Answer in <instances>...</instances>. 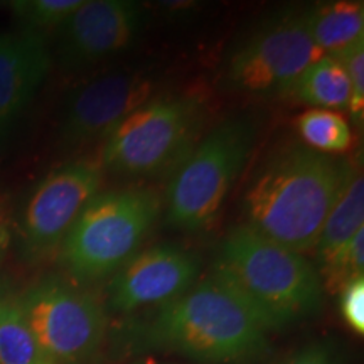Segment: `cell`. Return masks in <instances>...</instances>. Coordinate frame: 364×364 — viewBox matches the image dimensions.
Returning a JSON list of instances; mask_svg holds the SVG:
<instances>
[{
  "instance_id": "obj_1",
  "label": "cell",
  "mask_w": 364,
  "mask_h": 364,
  "mask_svg": "<svg viewBox=\"0 0 364 364\" xmlns=\"http://www.w3.org/2000/svg\"><path fill=\"white\" fill-rule=\"evenodd\" d=\"M348 167L349 162L304 144L285 145L267 159L245 191V226L290 252H311Z\"/></svg>"
},
{
  "instance_id": "obj_2",
  "label": "cell",
  "mask_w": 364,
  "mask_h": 364,
  "mask_svg": "<svg viewBox=\"0 0 364 364\" xmlns=\"http://www.w3.org/2000/svg\"><path fill=\"white\" fill-rule=\"evenodd\" d=\"M268 332L215 277L159 307L139 329V346L209 364H253L270 351Z\"/></svg>"
},
{
  "instance_id": "obj_3",
  "label": "cell",
  "mask_w": 364,
  "mask_h": 364,
  "mask_svg": "<svg viewBox=\"0 0 364 364\" xmlns=\"http://www.w3.org/2000/svg\"><path fill=\"white\" fill-rule=\"evenodd\" d=\"M238 295L268 332L311 317L322 306L321 273L304 255L272 243L250 228H233L209 273Z\"/></svg>"
},
{
  "instance_id": "obj_4",
  "label": "cell",
  "mask_w": 364,
  "mask_h": 364,
  "mask_svg": "<svg viewBox=\"0 0 364 364\" xmlns=\"http://www.w3.org/2000/svg\"><path fill=\"white\" fill-rule=\"evenodd\" d=\"M161 211V196L150 188L98 193L61 243L63 267L78 282L115 275L139 253Z\"/></svg>"
},
{
  "instance_id": "obj_5",
  "label": "cell",
  "mask_w": 364,
  "mask_h": 364,
  "mask_svg": "<svg viewBox=\"0 0 364 364\" xmlns=\"http://www.w3.org/2000/svg\"><path fill=\"white\" fill-rule=\"evenodd\" d=\"M203 122L201 97L159 93L105 139L102 166L130 177H156L174 171L194 149Z\"/></svg>"
},
{
  "instance_id": "obj_6",
  "label": "cell",
  "mask_w": 364,
  "mask_h": 364,
  "mask_svg": "<svg viewBox=\"0 0 364 364\" xmlns=\"http://www.w3.org/2000/svg\"><path fill=\"white\" fill-rule=\"evenodd\" d=\"M253 142L255 125L248 118H230L209 132L172 177L167 191V223L186 231L211 226L243 171Z\"/></svg>"
},
{
  "instance_id": "obj_7",
  "label": "cell",
  "mask_w": 364,
  "mask_h": 364,
  "mask_svg": "<svg viewBox=\"0 0 364 364\" xmlns=\"http://www.w3.org/2000/svg\"><path fill=\"white\" fill-rule=\"evenodd\" d=\"M36 339L54 364H97L107 338V314L97 297L49 275L19 294Z\"/></svg>"
},
{
  "instance_id": "obj_8",
  "label": "cell",
  "mask_w": 364,
  "mask_h": 364,
  "mask_svg": "<svg viewBox=\"0 0 364 364\" xmlns=\"http://www.w3.org/2000/svg\"><path fill=\"white\" fill-rule=\"evenodd\" d=\"M324 56L309 36L304 11H284L263 21L228 58L226 88L248 95L284 93L309 65Z\"/></svg>"
},
{
  "instance_id": "obj_9",
  "label": "cell",
  "mask_w": 364,
  "mask_h": 364,
  "mask_svg": "<svg viewBox=\"0 0 364 364\" xmlns=\"http://www.w3.org/2000/svg\"><path fill=\"white\" fill-rule=\"evenodd\" d=\"M102 181V164L76 161L49 172L36 186L21 220L27 257H46L61 247L86 204L100 193Z\"/></svg>"
},
{
  "instance_id": "obj_10",
  "label": "cell",
  "mask_w": 364,
  "mask_h": 364,
  "mask_svg": "<svg viewBox=\"0 0 364 364\" xmlns=\"http://www.w3.org/2000/svg\"><path fill=\"white\" fill-rule=\"evenodd\" d=\"M201 258L177 243H161L139 252L112 277L108 309L132 314L162 307L188 292L201 275Z\"/></svg>"
},
{
  "instance_id": "obj_11",
  "label": "cell",
  "mask_w": 364,
  "mask_h": 364,
  "mask_svg": "<svg viewBox=\"0 0 364 364\" xmlns=\"http://www.w3.org/2000/svg\"><path fill=\"white\" fill-rule=\"evenodd\" d=\"M159 95L156 75L144 70L115 71L97 78L68 100L61 124L68 145L107 139L127 117Z\"/></svg>"
},
{
  "instance_id": "obj_12",
  "label": "cell",
  "mask_w": 364,
  "mask_h": 364,
  "mask_svg": "<svg viewBox=\"0 0 364 364\" xmlns=\"http://www.w3.org/2000/svg\"><path fill=\"white\" fill-rule=\"evenodd\" d=\"M144 9L130 0H83L63 24L59 61L78 70L127 51L140 36Z\"/></svg>"
},
{
  "instance_id": "obj_13",
  "label": "cell",
  "mask_w": 364,
  "mask_h": 364,
  "mask_svg": "<svg viewBox=\"0 0 364 364\" xmlns=\"http://www.w3.org/2000/svg\"><path fill=\"white\" fill-rule=\"evenodd\" d=\"M51 68L44 38L33 31L0 33V140L19 120Z\"/></svg>"
},
{
  "instance_id": "obj_14",
  "label": "cell",
  "mask_w": 364,
  "mask_h": 364,
  "mask_svg": "<svg viewBox=\"0 0 364 364\" xmlns=\"http://www.w3.org/2000/svg\"><path fill=\"white\" fill-rule=\"evenodd\" d=\"M312 43L324 56H338L364 41V4L361 0H334L304 11Z\"/></svg>"
},
{
  "instance_id": "obj_15",
  "label": "cell",
  "mask_w": 364,
  "mask_h": 364,
  "mask_svg": "<svg viewBox=\"0 0 364 364\" xmlns=\"http://www.w3.org/2000/svg\"><path fill=\"white\" fill-rule=\"evenodd\" d=\"M361 228H364V177L361 167L349 162L343 188L316 245L321 268H324Z\"/></svg>"
},
{
  "instance_id": "obj_16",
  "label": "cell",
  "mask_w": 364,
  "mask_h": 364,
  "mask_svg": "<svg viewBox=\"0 0 364 364\" xmlns=\"http://www.w3.org/2000/svg\"><path fill=\"white\" fill-rule=\"evenodd\" d=\"M282 95L307 107L336 112L349 107L351 83L338 58L322 56L300 73Z\"/></svg>"
},
{
  "instance_id": "obj_17",
  "label": "cell",
  "mask_w": 364,
  "mask_h": 364,
  "mask_svg": "<svg viewBox=\"0 0 364 364\" xmlns=\"http://www.w3.org/2000/svg\"><path fill=\"white\" fill-rule=\"evenodd\" d=\"M0 364H54L36 339L19 294L0 280Z\"/></svg>"
},
{
  "instance_id": "obj_18",
  "label": "cell",
  "mask_w": 364,
  "mask_h": 364,
  "mask_svg": "<svg viewBox=\"0 0 364 364\" xmlns=\"http://www.w3.org/2000/svg\"><path fill=\"white\" fill-rule=\"evenodd\" d=\"M302 144L317 152L344 154L353 147V130L348 120L334 110L311 108L295 122Z\"/></svg>"
},
{
  "instance_id": "obj_19",
  "label": "cell",
  "mask_w": 364,
  "mask_h": 364,
  "mask_svg": "<svg viewBox=\"0 0 364 364\" xmlns=\"http://www.w3.org/2000/svg\"><path fill=\"white\" fill-rule=\"evenodd\" d=\"M83 0H19L11 9L27 31L38 33L61 27Z\"/></svg>"
},
{
  "instance_id": "obj_20",
  "label": "cell",
  "mask_w": 364,
  "mask_h": 364,
  "mask_svg": "<svg viewBox=\"0 0 364 364\" xmlns=\"http://www.w3.org/2000/svg\"><path fill=\"white\" fill-rule=\"evenodd\" d=\"M322 270V279L327 287L341 289L346 282L363 277L364 272V228L353 236L346 247L327 263Z\"/></svg>"
},
{
  "instance_id": "obj_21",
  "label": "cell",
  "mask_w": 364,
  "mask_h": 364,
  "mask_svg": "<svg viewBox=\"0 0 364 364\" xmlns=\"http://www.w3.org/2000/svg\"><path fill=\"white\" fill-rule=\"evenodd\" d=\"M334 58H338L344 66L351 83V100L348 110L351 112L354 122L361 124L364 117V41H359Z\"/></svg>"
},
{
  "instance_id": "obj_22",
  "label": "cell",
  "mask_w": 364,
  "mask_h": 364,
  "mask_svg": "<svg viewBox=\"0 0 364 364\" xmlns=\"http://www.w3.org/2000/svg\"><path fill=\"white\" fill-rule=\"evenodd\" d=\"M339 309L344 322L354 332H364V277L346 282L341 287Z\"/></svg>"
},
{
  "instance_id": "obj_23",
  "label": "cell",
  "mask_w": 364,
  "mask_h": 364,
  "mask_svg": "<svg viewBox=\"0 0 364 364\" xmlns=\"http://www.w3.org/2000/svg\"><path fill=\"white\" fill-rule=\"evenodd\" d=\"M280 364H341L338 354L329 343H311L290 354Z\"/></svg>"
},
{
  "instance_id": "obj_24",
  "label": "cell",
  "mask_w": 364,
  "mask_h": 364,
  "mask_svg": "<svg viewBox=\"0 0 364 364\" xmlns=\"http://www.w3.org/2000/svg\"><path fill=\"white\" fill-rule=\"evenodd\" d=\"M12 238V204L7 191L0 188V262Z\"/></svg>"
},
{
  "instance_id": "obj_25",
  "label": "cell",
  "mask_w": 364,
  "mask_h": 364,
  "mask_svg": "<svg viewBox=\"0 0 364 364\" xmlns=\"http://www.w3.org/2000/svg\"><path fill=\"white\" fill-rule=\"evenodd\" d=\"M154 364H156V363H154Z\"/></svg>"
}]
</instances>
